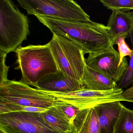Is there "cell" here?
<instances>
[{
    "label": "cell",
    "mask_w": 133,
    "mask_h": 133,
    "mask_svg": "<svg viewBox=\"0 0 133 133\" xmlns=\"http://www.w3.org/2000/svg\"><path fill=\"white\" fill-rule=\"evenodd\" d=\"M36 17L52 34L66 38L81 48L85 54L99 53L114 45L109 29L103 24L91 20L81 22L44 16Z\"/></svg>",
    "instance_id": "1"
},
{
    "label": "cell",
    "mask_w": 133,
    "mask_h": 133,
    "mask_svg": "<svg viewBox=\"0 0 133 133\" xmlns=\"http://www.w3.org/2000/svg\"><path fill=\"white\" fill-rule=\"evenodd\" d=\"M17 2L28 15L81 22L91 21L90 16L72 0H18Z\"/></svg>",
    "instance_id": "5"
},
{
    "label": "cell",
    "mask_w": 133,
    "mask_h": 133,
    "mask_svg": "<svg viewBox=\"0 0 133 133\" xmlns=\"http://www.w3.org/2000/svg\"><path fill=\"white\" fill-rule=\"evenodd\" d=\"M107 9L114 10L130 11L133 10V0H100Z\"/></svg>",
    "instance_id": "18"
},
{
    "label": "cell",
    "mask_w": 133,
    "mask_h": 133,
    "mask_svg": "<svg viewBox=\"0 0 133 133\" xmlns=\"http://www.w3.org/2000/svg\"><path fill=\"white\" fill-rule=\"evenodd\" d=\"M15 52L18 64L15 69L21 70V81L29 86L36 88L37 83L43 78L59 71L49 43L21 46Z\"/></svg>",
    "instance_id": "2"
},
{
    "label": "cell",
    "mask_w": 133,
    "mask_h": 133,
    "mask_svg": "<svg viewBox=\"0 0 133 133\" xmlns=\"http://www.w3.org/2000/svg\"><path fill=\"white\" fill-rule=\"evenodd\" d=\"M114 45L116 39L121 36H129L133 30V11L121 10L112 11L107 23Z\"/></svg>",
    "instance_id": "11"
},
{
    "label": "cell",
    "mask_w": 133,
    "mask_h": 133,
    "mask_svg": "<svg viewBox=\"0 0 133 133\" xmlns=\"http://www.w3.org/2000/svg\"><path fill=\"white\" fill-rule=\"evenodd\" d=\"M36 88L46 91L63 93L85 88L81 82L68 77L60 71L43 78L37 83Z\"/></svg>",
    "instance_id": "10"
},
{
    "label": "cell",
    "mask_w": 133,
    "mask_h": 133,
    "mask_svg": "<svg viewBox=\"0 0 133 133\" xmlns=\"http://www.w3.org/2000/svg\"><path fill=\"white\" fill-rule=\"evenodd\" d=\"M73 133H99L97 107L80 110L72 123Z\"/></svg>",
    "instance_id": "13"
},
{
    "label": "cell",
    "mask_w": 133,
    "mask_h": 133,
    "mask_svg": "<svg viewBox=\"0 0 133 133\" xmlns=\"http://www.w3.org/2000/svg\"><path fill=\"white\" fill-rule=\"evenodd\" d=\"M0 133H7L1 129H0Z\"/></svg>",
    "instance_id": "24"
},
{
    "label": "cell",
    "mask_w": 133,
    "mask_h": 133,
    "mask_svg": "<svg viewBox=\"0 0 133 133\" xmlns=\"http://www.w3.org/2000/svg\"><path fill=\"white\" fill-rule=\"evenodd\" d=\"M127 37L125 36H121L116 39L115 40V45L116 44L118 46V53L122 61L127 56L131 58L133 55V50L129 47L125 42V39Z\"/></svg>",
    "instance_id": "21"
},
{
    "label": "cell",
    "mask_w": 133,
    "mask_h": 133,
    "mask_svg": "<svg viewBox=\"0 0 133 133\" xmlns=\"http://www.w3.org/2000/svg\"><path fill=\"white\" fill-rule=\"evenodd\" d=\"M42 91L59 100L73 105L80 110L93 108L99 104L109 102H130L123 98L122 94L123 90L117 87L104 91H95L84 88L65 93Z\"/></svg>",
    "instance_id": "7"
},
{
    "label": "cell",
    "mask_w": 133,
    "mask_h": 133,
    "mask_svg": "<svg viewBox=\"0 0 133 133\" xmlns=\"http://www.w3.org/2000/svg\"><path fill=\"white\" fill-rule=\"evenodd\" d=\"M44 121L50 127L61 133H73L70 121L54 106L41 113Z\"/></svg>",
    "instance_id": "15"
},
{
    "label": "cell",
    "mask_w": 133,
    "mask_h": 133,
    "mask_svg": "<svg viewBox=\"0 0 133 133\" xmlns=\"http://www.w3.org/2000/svg\"><path fill=\"white\" fill-rule=\"evenodd\" d=\"M54 106L61 111L72 124L73 121L80 111L78 108L73 105L58 99Z\"/></svg>",
    "instance_id": "20"
},
{
    "label": "cell",
    "mask_w": 133,
    "mask_h": 133,
    "mask_svg": "<svg viewBox=\"0 0 133 133\" xmlns=\"http://www.w3.org/2000/svg\"><path fill=\"white\" fill-rule=\"evenodd\" d=\"M7 54L0 50V84L7 81L8 74L10 66L6 64Z\"/></svg>",
    "instance_id": "22"
},
{
    "label": "cell",
    "mask_w": 133,
    "mask_h": 133,
    "mask_svg": "<svg viewBox=\"0 0 133 133\" xmlns=\"http://www.w3.org/2000/svg\"><path fill=\"white\" fill-rule=\"evenodd\" d=\"M123 106L120 101L109 102L96 106L99 133H114V127Z\"/></svg>",
    "instance_id": "12"
},
{
    "label": "cell",
    "mask_w": 133,
    "mask_h": 133,
    "mask_svg": "<svg viewBox=\"0 0 133 133\" xmlns=\"http://www.w3.org/2000/svg\"><path fill=\"white\" fill-rule=\"evenodd\" d=\"M82 82L85 88L95 91H104L117 87L116 82L93 70L85 64Z\"/></svg>",
    "instance_id": "14"
},
{
    "label": "cell",
    "mask_w": 133,
    "mask_h": 133,
    "mask_svg": "<svg viewBox=\"0 0 133 133\" xmlns=\"http://www.w3.org/2000/svg\"><path fill=\"white\" fill-rule=\"evenodd\" d=\"M0 129L7 133H61L45 122L41 112H14L0 114Z\"/></svg>",
    "instance_id": "8"
},
{
    "label": "cell",
    "mask_w": 133,
    "mask_h": 133,
    "mask_svg": "<svg viewBox=\"0 0 133 133\" xmlns=\"http://www.w3.org/2000/svg\"><path fill=\"white\" fill-rule=\"evenodd\" d=\"M122 96L123 98L133 103V83L131 87L123 91Z\"/></svg>",
    "instance_id": "23"
},
{
    "label": "cell",
    "mask_w": 133,
    "mask_h": 133,
    "mask_svg": "<svg viewBox=\"0 0 133 133\" xmlns=\"http://www.w3.org/2000/svg\"><path fill=\"white\" fill-rule=\"evenodd\" d=\"M113 46L112 45L108 49L99 53L89 54L85 63L93 70L117 83L125 74L128 64L126 57L121 60L119 53Z\"/></svg>",
    "instance_id": "9"
},
{
    "label": "cell",
    "mask_w": 133,
    "mask_h": 133,
    "mask_svg": "<svg viewBox=\"0 0 133 133\" xmlns=\"http://www.w3.org/2000/svg\"><path fill=\"white\" fill-rule=\"evenodd\" d=\"M47 109L15 105L0 101V114L14 112H43Z\"/></svg>",
    "instance_id": "17"
},
{
    "label": "cell",
    "mask_w": 133,
    "mask_h": 133,
    "mask_svg": "<svg viewBox=\"0 0 133 133\" xmlns=\"http://www.w3.org/2000/svg\"><path fill=\"white\" fill-rule=\"evenodd\" d=\"M133 50V30L129 35ZM133 83V54L130 58L127 70L123 77L117 82V87L123 89L127 88Z\"/></svg>",
    "instance_id": "19"
},
{
    "label": "cell",
    "mask_w": 133,
    "mask_h": 133,
    "mask_svg": "<svg viewBox=\"0 0 133 133\" xmlns=\"http://www.w3.org/2000/svg\"><path fill=\"white\" fill-rule=\"evenodd\" d=\"M52 34L49 43L59 71L82 82L86 64L85 53L66 38Z\"/></svg>",
    "instance_id": "4"
},
{
    "label": "cell",
    "mask_w": 133,
    "mask_h": 133,
    "mask_svg": "<svg viewBox=\"0 0 133 133\" xmlns=\"http://www.w3.org/2000/svg\"><path fill=\"white\" fill-rule=\"evenodd\" d=\"M55 97L22 81L8 80L0 84V101L24 106L48 109L55 105Z\"/></svg>",
    "instance_id": "6"
},
{
    "label": "cell",
    "mask_w": 133,
    "mask_h": 133,
    "mask_svg": "<svg viewBox=\"0 0 133 133\" xmlns=\"http://www.w3.org/2000/svg\"><path fill=\"white\" fill-rule=\"evenodd\" d=\"M29 21L10 0L0 1V50L15 52L29 34Z\"/></svg>",
    "instance_id": "3"
},
{
    "label": "cell",
    "mask_w": 133,
    "mask_h": 133,
    "mask_svg": "<svg viewBox=\"0 0 133 133\" xmlns=\"http://www.w3.org/2000/svg\"><path fill=\"white\" fill-rule=\"evenodd\" d=\"M114 133H133V110L123 105Z\"/></svg>",
    "instance_id": "16"
}]
</instances>
